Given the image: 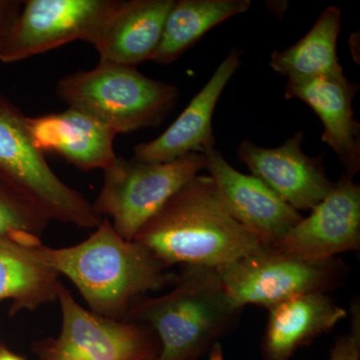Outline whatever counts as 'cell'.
Listing matches in <instances>:
<instances>
[{"label": "cell", "mask_w": 360, "mask_h": 360, "mask_svg": "<svg viewBox=\"0 0 360 360\" xmlns=\"http://www.w3.org/2000/svg\"><path fill=\"white\" fill-rule=\"evenodd\" d=\"M202 153H188L167 162H146L116 156L103 172V184L92 203L117 233L134 240L142 227L187 182L205 169Z\"/></svg>", "instance_id": "cell-5"}, {"label": "cell", "mask_w": 360, "mask_h": 360, "mask_svg": "<svg viewBox=\"0 0 360 360\" xmlns=\"http://www.w3.org/2000/svg\"><path fill=\"white\" fill-rule=\"evenodd\" d=\"M274 246L307 259L328 260L360 248V186L343 174L309 217Z\"/></svg>", "instance_id": "cell-10"}, {"label": "cell", "mask_w": 360, "mask_h": 360, "mask_svg": "<svg viewBox=\"0 0 360 360\" xmlns=\"http://www.w3.org/2000/svg\"><path fill=\"white\" fill-rule=\"evenodd\" d=\"M174 0H117L92 46L99 59L136 66L151 60Z\"/></svg>", "instance_id": "cell-16"}, {"label": "cell", "mask_w": 360, "mask_h": 360, "mask_svg": "<svg viewBox=\"0 0 360 360\" xmlns=\"http://www.w3.org/2000/svg\"><path fill=\"white\" fill-rule=\"evenodd\" d=\"M0 174L30 198L49 220L78 229L98 226L103 217L77 189L65 184L33 143L26 116L0 96Z\"/></svg>", "instance_id": "cell-7"}, {"label": "cell", "mask_w": 360, "mask_h": 360, "mask_svg": "<svg viewBox=\"0 0 360 360\" xmlns=\"http://www.w3.org/2000/svg\"><path fill=\"white\" fill-rule=\"evenodd\" d=\"M33 143L84 172L104 170L116 158V134L84 111L68 108L58 113L26 116Z\"/></svg>", "instance_id": "cell-14"}, {"label": "cell", "mask_w": 360, "mask_h": 360, "mask_svg": "<svg viewBox=\"0 0 360 360\" xmlns=\"http://www.w3.org/2000/svg\"><path fill=\"white\" fill-rule=\"evenodd\" d=\"M0 360H25L20 355L16 354L6 345H0Z\"/></svg>", "instance_id": "cell-24"}, {"label": "cell", "mask_w": 360, "mask_h": 360, "mask_svg": "<svg viewBox=\"0 0 360 360\" xmlns=\"http://www.w3.org/2000/svg\"><path fill=\"white\" fill-rule=\"evenodd\" d=\"M49 221L39 206L0 174V239L37 246Z\"/></svg>", "instance_id": "cell-21"}, {"label": "cell", "mask_w": 360, "mask_h": 360, "mask_svg": "<svg viewBox=\"0 0 360 360\" xmlns=\"http://www.w3.org/2000/svg\"><path fill=\"white\" fill-rule=\"evenodd\" d=\"M134 240L169 269H219L262 245L232 217L212 177L200 174L180 188Z\"/></svg>", "instance_id": "cell-2"}, {"label": "cell", "mask_w": 360, "mask_h": 360, "mask_svg": "<svg viewBox=\"0 0 360 360\" xmlns=\"http://www.w3.org/2000/svg\"><path fill=\"white\" fill-rule=\"evenodd\" d=\"M359 85L347 77L290 78L288 99H300L312 108L323 125L321 141L335 151L348 175L360 168V124L354 120L352 101Z\"/></svg>", "instance_id": "cell-15"}, {"label": "cell", "mask_w": 360, "mask_h": 360, "mask_svg": "<svg viewBox=\"0 0 360 360\" xmlns=\"http://www.w3.org/2000/svg\"><path fill=\"white\" fill-rule=\"evenodd\" d=\"M205 169L219 189L227 210L255 234L262 245H272L302 219L300 212L281 200L255 175L243 174L214 148L205 151Z\"/></svg>", "instance_id": "cell-12"}, {"label": "cell", "mask_w": 360, "mask_h": 360, "mask_svg": "<svg viewBox=\"0 0 360 360\" xmlns=\"http://www.w3.org/2000/svg\"><path fill=\"white\" fill-rule=\"evenodd\" d=\"M56 94L68 108L84 111L117 135L160 125L174 110L179 90L134 66L99 60L92 70L61 78Z\"/></svg>", "instance_id": "cell-4"}, {"label": "cell", "mask_w": 360, "mask_h": 360, "mask_svg": "<svg viewBox=\"0 0 360 360\" xmlns=\"http://www.w3.org/2000/svg\"><path fill=\"white\" fill-rule=\"evenodd\" d=\"M250 0H179L168 13L151 61L169 65L206 32L224 21L246 13Z\"/></svg>", "instance_id": "cell-20"}, {"label": "cell", "mask_w": 360, "mask_h": 360, "mask_svg": "<svg viewBox=\"0 0 360 360\" xmlns=\"http://www.w3.org/2000/svg\"><path fill=\"white\" fill-rule=\"evenodd\" d=\"M350 328L338 336L331 350L329 360H360V303L352 300L349 309Z\"/></svg>", "instance_id": "cell-22"}, {"label": "cell", "mask_w": 360, "mask_h": 360, "mask_svg": "<svg viewBox=\"0 0 360 360\" xmlns=\"http://www.w3.org/2000/svg\"><path fill=\"white\" fill-rule=\"evenodd\" d=\"M347 316L328 293L295 296L269 309L262 341L264 360H290L300 348L328 333Z\"/></svg>", "instance_id": "cell-17"}, {"label": "cell", "mask_w": 360, "mask_h": 360, "mask_svg": "<svg viewBox=\"0 0 360 360\" xmlns=\"http://www.w3.org/2000/svg\"></svg>", "instance_id": "cell-26"}, {"label": "cell", "mask_w": 360, "mask_h": 360, "mask_svg": "<svg viewBox=\"0 0 360 360\" xmlns=\"http://www.w3.org/2000/svg\"><path fill=\"white\" fill-rule=\"evenodd\" d=\"M117 0H27L1 53L18 63L75 40L92 44Z\"/></svg>", "instance_id": "cell-9"}, {"label": "cell", "mask_w": 360, "mask_h": 360, "mask_svg": "<svg viewBox=\"0 0 360 360\" xmlns=\"http://www.w3.org/2000/svg\"><path fill=\"white\" fill-rule=\"evenodd\" d=\"M60 333L32 343L37 360H156L160 342L139 322L112 319L84 309L65 284L59 290Z\"/></svg>", "instance_id": "cell-8"}, {"label": "cell", "mask_w": 360, "mask_h": 360, "mask_svg": "<svg viewBox=\"0 0 360 360\" xmlns=\"http://www.w3.org/2000/svg\"><path fill=\"white\" fill-rule=\"evenodd\" d=\"M303 141L304 134L298 131L278 148H262L245 139L236 150L251 174L297 212L314 210L335 184L326 175L323 156L305 155Z\"/></svg>", "instance_id": "cell-11"}, {"label": "cell", "mask_w": 360, "mask_h": 360, "mask_svg": "<svg viewBox=\"0 0 360 360\" xmlns=\"http://www.w3.org/2000/svg\"><path fill=\"white\" fill-rule=\"evenodd\" d=\"M240 312L217 269L181 266L169 292L139 298L124 321L153 329L160 347L156 360H198L236 328Z\"/></svg>", "instance_id": "cell-3"}, {"label": "cell", "mask_w": 360, "mask_h": 360, "mask_svg": "<svg viewBox=\"0 0 360 360\" xmlns=\"http://www.w3.org/2000/svg\"><path fill=\"white\" fill-rule=\"evenodd\" d=\"M225 292L234 307L274 305L303 295L340 288L347 267L338 258L307 259L274 246L257 250L217 269Z\"/></svg>", "instance_id": "cell-6"}, {"label": "cell", "mask_w": 360, "mask_h": 360, "mask_svg": "<svg viewBox=\"0 0 360 360\" xmlns=\"http://www.w3.org/2000/svg\"><path fill=\"white\" fill-rule=\"evenodd\" d=\"M22 6L23 1L20 0H0V53L8 39Z\"/></svg>", "instance_id": "cell-23"}, {"label": "cell", "mask_w": 360, "mask_h": 360, "mask_svg": "<svg viewBox=\"0 0 360 360\" xmlns=\"http://www.w3.org/2000/svg\"><path fill=\"white\" fill-rule=\"evenodd\" d=\"M340 30V7H328L300 41L284 51H274L270 68L288 79L345 77L336 53Z\"/></svg>", "instance_id": "cell-19"}, {"label": "cell", "mask_w": 360, "mask_h": 360, "mask_svg": "<svg viewBox=\"0 0 360 360\" xmlns=\"http://www.w3.org/2000/svg\"><path fill=\"white\" fill-rule=\"evenodd\" d=\"M39 250L59 276L75 284L89 310L108 319H124L137 300L176 281L172 269L136 241L123 238L108 219L77 245L41 243Z\"/></svg>", "instance_id": "cell-1"}, {"label": "cell", "mask_w": 360, "mask_h": 360, "mask_svg": "<svg viewBox=\"0 0 360 360\" xmlns=\"http://www.w3.org/2000/svg\"><path fill=\"white\" fill-rule=\"evenodd\" d=\"M240 58L241 51L232 49L175 122L153 141L135 146L134 160L167 162L214 148L213 113L225 86L240 68Z\"/></svg>", "instance_id": "cell-13"}, {"label": "cell", "mask_w": 360, "mask_h": 360, "mask_svg": "<svg viewBox=\"0 0 360 360\" xmlns=\"http://www.w3.org/2000/svg\"><path fill=\"white\" fill-rule=\"evenodd\" d=\"M39 245L0 239V302H11L13 315L58 302L63 283L40 257Z\"/></svg>", "instance_id": "cell-18"}, {"label": "cell", "mask_w": 360, "mask_h": 360, "mask_svg": "<svg viewBox=\"0 0 360 360\" xmlns=\"http://www.w3.org/2000/svg\"><path fill=\"white\" fill-rule=\"evenodd\" d=\"M210 360H224V350L219 342L210 349Z\"/></svg>", "instance_id": "cell-25"}]
</instances>
